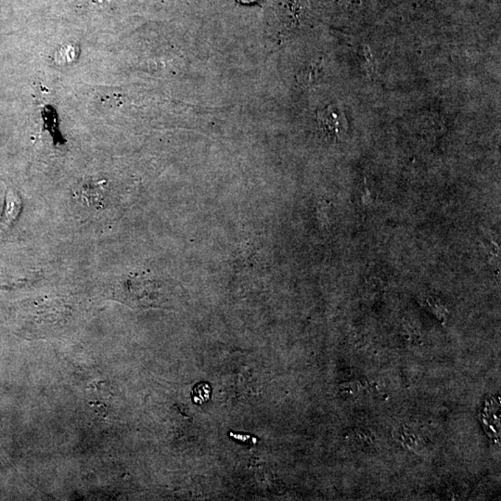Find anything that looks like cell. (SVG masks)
Listing matches in <instances>:
<instances>
[{"instance_id": "6da1fadb", "label": "cell", "mask_w": 501, "mask_h": 501, "mask_svg": "<svg viewBox=\"0 0 501 501\" xmlns=\"http://www.w3.org/2000/svg\"><path fill=\"white\" fill-rule=\"evenodd\" d=\"M22 207L21 198L17 194L15 190L8 189L6 192L4 206H3L1 215H0V222L6 226L13 225L18 218Z\"/></svg>"}, {"instance_id": "ba28073f", "label": "cell", "mask_w": 501, "mask_h": 501, "mask_svg": "<svg viewBox=\"0 0 501 501\" xmlns=\"http://www.w3.org/2000/svg\"><path fill=\"white\" fill-rule=\"evenodd\" d=\"M240 3L245 5L254 4V3L259 2L260 0H238Z\"/></svg>"}, {"instance_id": "5b68a950", "label": "cell", "mask_w": 501, "mask_h": 501, "mask_svg": "<svg viewBox=\"0 0 501 501\" xmlns=\"http://www.w3.org/2000/svg\"><path fill=\"white\" fill-rule=\"evenodd\" d=\"M212 388L209 383H197L192 389V396L195 404L201 405L211 399Z\"/></svg>"}, {"instance_id": "52a82bcc", "label": "cell", "mask_w": 501, "mask_h": 501, "mask_svg": "<svg viewBox=\"0 0 501 501\" xmlns=\"http://www.w3.org/2000/svg\"><path fill=\"white\" fill-rule=\"evenodd\" d=\"M229 436H231V438L236 439V440L242 441L243 443H248L250 445H256L257 441H259L256 438H254V436L242 435V433H229Z\"/></svg>"}, {"instance_id": "8992f818", "label": "cell", "mask_w": 501, "mask_h": 501, "mask_svg": "<svg viewBox=\"0 0 501 501\" xmlns=\"http://www.w3.org/2000/svg\"><path fill=\"white\" fill-rule=\"evenodd\" d=\"M56 116H57V114H56ZM56 116L54 109H52L50 106L45 107V121H46V125H47V128H49L50 134H52L53 138L56 139V142L59 141H61L60 133H59L57 124H54V123L57 122V116Z\"/></svg>"}, {"instance_id": "277c9868", "label": "cell", "mask_w": 501, "mask_h": 501, "mask_svg": "<svg viewBox=\"0 0 501 501\" xmlns=\"http://www.w3.org/2000/svg\"><path fill=\"white\" fill-rule=\"evenodd\" d=\"M336 116L337 114L334 111L327 110L320 114L318 119H320L321 127L327 135L339 138V136L341 135V128H339V124H335V123H339L338 117Z\"/></svg>"}, {"instance_id": "7a4b0ae2", "label": "cell", "mask_w": 501, "mask_h": 501, "mask_svg": "<svg viewBox=\"0 0 501 501\" xmlns=\"http://www.w3.org/2000/svg\"><path fill=\"white\" fill-rule=\"evenodd\" d=\"M394 438L403 447L413 452H418L424 447V439L416 429L410 425L402 424L394 431Z\"/></svg>"}, {"instance_id": "3957f363", "label": "cell", "mask_w": 501, "mask_h": 501, "mask_svg": "<svg viewBox=\"0 0 501 501\" xmlns=\"http://www.w3.org/2000/svg\"><path fill=\"white\" fill-rule=\"evenodd\" d=\"M355 445L363 452H371L376 449L377 440L371 431L365 428H357L354 431Z\"/></svg>"}]
</instances>
